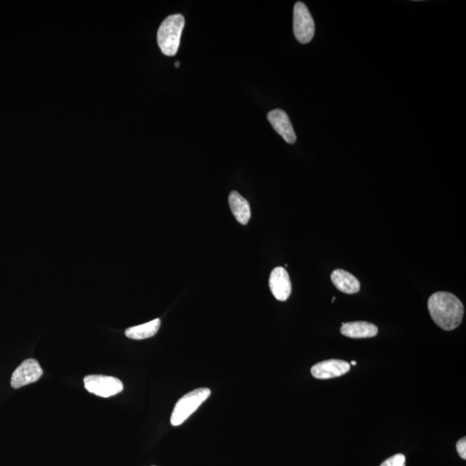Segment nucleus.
Wrapping results in <instances>:
<instances>
[{"label": "nucleus", "instance_id": "nucleus-6", "mask_svg": "<svg viewBox=\"0 0 466 466\" xmlns=\"http://www.w3.org/2000/svg\"><path fill=\"white\" fill-rule=\"evenodd\" d=\"M43 371L36 359L29 358L23 361L13 372L11 384L13 389H19L41 378Z\"/></svg>", "mask_w": 466, "mask_h": 466}, {"label": "nucleus", "instance_id": "nucleus-2", "mask_svg": "<svg viewBox=\"0 0 466 466\" xmlns=\"http://www.w3.org/2000/svg\"><path fill=\"white\" fill-rule=\"evenodd\" d=\"M184 25V16L181 14L169 16L162 23L158 32V42L163 54L168 56L176 54Z\"/></svg>", "mask_w": 466, "mask_h": 466}, {"label": "nucleus", "instance_id": "nucleus-7", "mask_svg": "<svg viewBox=\"0 0 466 466\" xmlns=\"http://www.w3.org/2000/svg\"><path fill=\"white\" fill-rule=\"evenodd\" d=\"M269 289L273 295L280 302L287 301L291 295L292 285L287 271L284 267L273 269L269 276Z\"/></svg>", "mask_w": 466, "mask_h": 466}, {"label": "nucleus", "instance_id": "nucleus-16", "mask_svg": "<svg viewBox=\"0 0 466 466\" xmlns=\"http://www.w3.org/2000/svg\"><path fill=\"white\" fill-rule=\"evenodd\" d=\"M351 364H352V365H357V362H356V361H352Z\"/></svg>", "mask_w": 466, "mask_h": 466}, {"label": "nucleus", "instance_id": "nucleus-9", "mask_svg": "<svg viewBox=\"0 0 466 466\" xmlns=\"http://www.w3.org/2000/svg\"><path fill=\"white\" fill-rule=\"evenodd\" d=\"M268 119L271 122L273 128L275 129V131L288 144H295L296 135L287 113L281 109L273 110V111L268 113Z\"/></svg>", "mask_w": 466, "mask_h": 466}, {"label": "nucleus", "instance_id": "nucleus-10", "mask_svg": "<svg viewBox=\"0 0 466 466\" xmlns=\"http://www.w3.org/2000/svg\"><path fill=\"white\" fill-rule=\"evenodd\" d=\"M341 334L352 339H366L375 337L378 334L377 326L365 321L343 323Z\"/></svg>", "mask_w": 466, "mask_h": 466}, {"label": "nucleus", "instance_id": "nucleus-5", "mask_svg": "<svg viewBox=\"0 0 466 466\" xmlns=\"http://www.w3.org/2000/svg\"><path fill=\"white\" fill-rule=\"evenodd\" d=\"M294 33L295 38L303 45L312 41L315 36V25L307 5L297 2L294 8Z\"/></svg>", "mask_w": 466, "mask_h": 466}, {"label": "nucleus", "instance_id": "nucleus-13", "mask_svg": "<svg viewBox=\"0 0 466 466\" xmlns=\"http://www.w3.org/2000/svg\"><path fill=\"white\" fill-rule=\"evenodd\" d=\"M160 326H161V319H155L145 324L128 328L125 331V336L135 341H142V339L151 338L158 334Z\"/></svg>", "mask_w": 466, "mask_h": 466}, {"label": "nucleus", "instance_id": "nucleus-15", "mask_svg": "<svg viewBox=\"0 0 466 466\" xmlns=\"http://www.w3.org/2000/svg\"><path fill=\"white\" fill-rule=\"evenodd\" d=\"M456 447H457V451L458 452L459 456L463 459H466V439L465 437L459 439L458 442L457 443V445H456Z\"/></svg>", "mask_w": 466, "mask_h": 466}, {"label": "nucleus", "instance_id": "nucleus-18", "mask_svg": "<svg viewBox=\"0 0 466 466\" xmlns=\"http://www.w3.org/2000/svg\"><path fill=\"white\" fill-rule=\"evenodd\" d=\"M335 299H336V297H335V296H334V298H332V303H334V301H335Z\"/></svg>", "mask_w": 466, "mask_h": 466}, {"label": "nucleus", "instance_id": "nucleus-1", "mask_svg": "<svg viewBox=\"0 0 466 466\" xmlns=\"http://www.w3.org/2000/svg\"><path fill=\"white\" fill-rule=\"evenodd\" d=\"M428 307L435 324L443 330H454L461 324L464 306L461 299L451 293H434L428 299Z\"/></svg>", "mask_w": 466, "mask_h": 466}, {"label": "nucleus", "instance_id": "nucleus-17", "mask_svg": "<svg viewBox=\"0 0 466 466\" xmlns=\"http://www.w3.org/2000/svg\"><path fill=\"white\" fill-rule=\"evenodd\" d=\"M179 66H180V62H175V66H176V68H179Z\"/></svg>", "mask_w": 466, "mask_h": 466}, {"label": "nucleus", "instance_id": "nucleus-4", "mask_svg": "<svg viewBox=\"0 0 466 466\" xmlns=\"http://www.w3.org/2000/svg\"><path fill=\"white\" fill-rule=\"evenodd\" d=\"M84 385L86 391L103 398L118 395L124 389L119 379L103 375L88 376L84 378Z\"/></svg>", "mask_w": 466, "mask_h": 466}, {"label": "nucleus", "instance_id": "nucleus-12", "mask_svg": "<svg viewBox=\"0 0 466 466\" xmlns=\"http://www.w3.org/2000/svg\"><path fill=\"white\" fill-rule=\"evenodd\" d=\"M229 205L236 219L242 225H247L252 216L249 202L238 192L232 191L229 195Z\"/></svg>", "mask_w": 466, "mask_h": 466}, {"label": "nucleus", "instance_id": "nucleus-11", "mask_svg": "<svg viewBox=\"0 0 466 466\" xmlns=\"http://www.w3.org/2000/svg\"><path fill=\"white\" fill-rule=\"evenodd\" d=\"M331 279L335 287L345 294H356L360 291V282L358 280L344 269H335L332 273Z\"/></svg>", "mask_w": 466, "mask_h": 466}, {"label": "nucleus", "instance_id": "nucleus-14", "mask_svg": "<svg viewBox=\"0 0 466 466\" xmlns=\"http://www.w3.org/2000/svg\"><path fill=\"white\" fill-rule=\"evenodd\" d=\"M380 466H406V457L402 454H395L386 459Z\"/></svg>", "mask_w": 466, "mask_h": 466}, {"label": "nucleus", "instance_id": "nucleus-8", "mask_svg": "<svg viewBox=\"0 0 466 466\" xmlns=\"http://www.w3.org/2000/svg\"><path fill=\"white\" fill-rule=\"evenodd\" d=\"M350 369H351V365L347 362L339 360V359H330V360L318 363L312 366L311 373L317 379H330L346 374Z\"/></svg>", "mask_w": 466, "mask_h": 466}, {"label": "nucleus", "instance_id": "nucleus-3", "mask_svg": "<svg viewBox=\"0 0 466 466\" xmlns=\"http://www.w3.org/2000/svg\"><path fill=\"white\" fill-rule=\"evenodd\" d=\"M211 395V391L208 388L196 389L183 395L176 402L174 410L172 412L171 422L174 427H178L188 419L197 410L203 402L208 400Z\"/></svg>", "mask_w": 466, "mask_h": 466}]
</instances>
